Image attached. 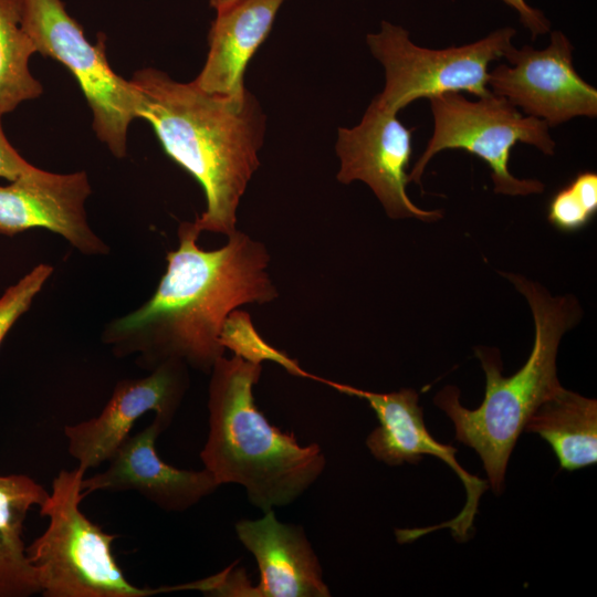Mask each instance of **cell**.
Masks as SVG:
<instances>
[{"label":"cell","instance_id":"obj_1","mask_svg":"<svg viewBox=\"0 0 597 597\" xmlns=\"http://www.w3.org/2000/svg\"><path fill=\"white\" fill-rule=\"evenodd\" d=\"M193 221L178 228V248L154 294L138 308L111 321L102 342L118 357L137 356L149 370L176 359L210 374L224 354L220 335L231 312L275 300L265 245L237 230L211 251L201 249Z\"/></svg>","mask_w":597,"mask_h":597},{"label":"cell","instance_id":"obj_2","mask_svg":"<svg viewBox=\"0 0 597 597\" xmlns=\"http://www.w3.org/2000/svg\"><path fill=\"white\" fill-rule=\"evenodd\" d=\"M138 94V118L148 122L165 153L202 187L206 209L193 221L202 231L227 237L258 169L265 116L248 90L240 96L211 94L154 67L130 78Z\"/></svg>","mask_w":597,"mask_h":597},{"label":"cell","instance_id":"obj_3","mask_svg":"<svg viewBox=\"0 0 597 597\" xmlns=\"http://www.w3.org/2000/svg\"><path fill=\"white\" fill-rule=\"evenodd\" d=\"M262 364L222 356L210 371L209 431L200 452L222 485L244 488L252 505L264 513L301 496L323 473L325 455L317 443L301 446L258 409L253 387Z\"/></svg>","mask_w":597,"mask_h":597},{"label":"cell","instance_id":"obj_4","mask_svg":"<svg viewBox=\"0 0 597 597\" xmlns=\"http://www.w3.org/2000/svg\"><path fill=\"white\" fill-rule=\"evenodd\" d=\"M526 298L535 324L534 346L522 368L502 375L498 349L475 348L485 374V394L474 410L460 402L455 386L441 389L433 402L453 421L455 439L480 455L494 492H501L511 452L528 418L562 385L556 356L563 335L579 322L582 308L573 295L553 296L537 282L502 273Z\"/></svg>","mask_w":597,"mask_h":597},{"label":"cell","instance_id":"obj_5","mask_svg":"<svg viewBox=\"0 0 597 597\" xmlns=\"http://www.w3.org/2000/svg\"><path fill=\"white\" fill-rule=\"evenodd\" d=\"M85 471L78 465L61 470L52 492L40 506L46 530L27 547L44 597H148L174 590H192L195 582L138 587L130 583L112 552L115 535L104 532L80 509Z\"/></svg>","mask_w":597,"mask_h":597},{"label":"cell","instance_id":"obj_6","mask_svg":"<svg viewBox=\"0 0 597 597\" xmlns=\"http://www.w3.org/2000/svg\"><path fill=\"white\" fill-rule=\"evenodd\" d=\"M430 101L433 132L411 171L408 181L421 185L430 159L444 149H464L491 168L494 192L507 196L541 193L544 184L536 179H520L509 170V158L516 143L534 146L552 156L555 142L548 125L520 112L502 96L489 94L468 100L461 92L434 95Z\"/></svg>","mask_w":597,"mask_h":597},{"label":"cell","instance_id":"obj_7","mask_svg":"<svg viewBox=\"0 0 597 597\" xmlns=\"http://www.w3.org/2000/svg\"><path fill=\"white\" fill-rule=\"evenodd\" d=\"M21 25L36 52L70 70L91 107L97 138L115 157H125L128 127L138 118V94L109 66L104 34L92 44L61 0H22Z\"/></svg>","mask_w":597,"mask_h":597},{"label":"cell","instance_id":"obj_8","mask_svg":"<svg viewBox=\"0 0 597 597\" xmlns=\"http://www.w3.org/2000/svg\"><path fill=\"white\" fill-rule=\"evenodd\" d=\"M516 31L505 27L461 46L436 50L415 44L400 25L383 21L377 33L366 38L368 48L385 70V87L377 100L399 112L420 97L449 92L491 94L489 65L504 57Z\"/></svg>","mask_w":597,"mask_h":597},{"label":"cell","instance_id":"obj_9","mask_svg":"<svg viewBox=\"0 0 597 597\" xmlns=\"http://www.w3.org/2000/svg\"><path fill=\"white\" fill-rule=\"evenodd\" d=\"M573 49L562 31H553L542 50L512 45L504 54L509 64L489 72L488 87L549 128L578 116L595 118L597 90L576 72Z\"/></svg>","mask_w":597,"mask_h":597},{"label":"cell","instance_id":"obj_10","mask_svg":"<svg viewBox=\"0 0 597 597\" xmlns=\"http://www.w3.org/2000/svg\"><path fill=\"white\" fill-rule=\"evenodd\" d=\"M321 381L342 394L366 400L375 411L379 427L367 437L366 444L377 460L389 465H399L404 462L417 463L426 454L433 455L446 462L462 481L467 491V502L458 515L439 525L402 530V538L410 542L425 533L442 527H449L459 540L467 538L478 513L480 498L489 488V483L470 474L458 463L454 447L433 439L426 428L417 391L402 388L383 394L326 379Z\"/></svg>","mask_w":597,"mask_h":597},{"label":"cell","instance_id":"obj_11","mask_svg":"<svg viewBox=\"0 0 597 597\" xmlns=\"http://www.w3.org/2000/svg\"><path fill=\"white\" fill-rule=\"evenodd\" d=\"M397 113L375 97L358 125L338 129L337 180L345 185L355 180L365 182L391 219L437 221L443 216L441 210H423L407 195L406 169L411 157L413 129L407 128Z\"/></svg>","mask_w":597,"mask_h":597},{"label":"cell","instance_id":"obj_12","mask_svg":"<svg viewBox=\"0 0 597 597\" xmlns=\"http://www.w3.org/2000/svg\"><path fill=\"white\" fill-rule=\"evenodd\" d=\"M188 387V366L176 359L159 364L145 377L118 381L100 415L64 427L69 453L85 472L97 468L146 412L154 411L169 427Z\"/></svg>","mask_w":597,"mask_h":597},{"label":"cell","instance_id":"obj_13","mask_svg":"<svg viewBox=\"0 0 597 597\" xmlns=\"http://www.w3.org/2000/svg\"><path fill=\"white\" fill-rule=\"evenodd\" d=\"M85 171L54 174L32 167L0 186V234L46 229L85 255H105L109 247L92 230L85 202L91 195Z\"/></svg>","mask_w":597,"mask_h":597},{"label":"cell","instance_id":"obj_14","mask_svg":"<svg viewBox=\"0 0 597 597\" xmlns=\"http://www.w3.org/2000/svg\"><path fill=\"white\" fill-rule=\"evenodd\" d=\"M167 428L155 417L142 431L129 434L104 471L83 478V499L96 491H136L161 510L184 512L212 494L221 484L207 469H178L160 459L156 440Z\"/></svg>","mask_w":597,"mask_h":597},{"label":"cell","instance_id":"obj_15","mask_svg":"<svg viewBox=\"0 0 597 597\" xmlns=\"http://www.w3.org/2000/svg\"><path fill=\"white\" fill-rule=\"evenodd\" d=\"M234 527L260 570L252 597L331 596L317 555L301 526L280 522L271 510L258 520H240Z\"/></svg>","mask_w":597,"mask_h":597},{"label":"cell","instance_id":"obj_16","mask_svg":"<svg viewBox=\"0 0 597 597\" xmlns=\"http://www.w3.org/2000/svg\"><path fill=\"white\" fill-rule=\"evenodd\" d=\"M283 1L237 0L217 11L208 33L207 60L193 83L211 94L243 95L247 65L269 35Z\"/></svg>","mask_w":597,"mask_h":597},{"label":"cell","instance_id":"obj_17","mask_svg":"<svg viewBox=\"0 0 597 597\" xmlns=\"http://www.w3.org/2000/svg\"><path fill=\"white\" fill-rule=\"evenodd\" d=\"M49 493L24 474H0V597H29L41 593L36 572L27 555L24 521Z\"/></svg>","mask_w":597,"mask_h":597},{"label":"cell","instance_id":"obj_18","mask_svg":"<svg viewBox=\"0 0 597 597\" xmlns=\"http://www.w3.org/2000/svg\"><path fill=\"white\" fill-rule=\"evenodd\" d=\"M524 429L540 434L564 470L597 462V401L559 387L528 418Z\"/></svg>","mask_w":597,"mask_h":597},{"label":"cell","instance_id":"obj_19","mask_svg":"<svg viewBox=\"0 0 597 597\" xmlns=\"http://www.w3.org/2000/svg\"><path fill=\"white\" fill-rule=\"evenodd\" d=\"M21 20L22 0H0V118L43 92L29 71L36 49Z\"/></svg>","mask_w":597,"mask_h":597},{"label":"cell","instance_id":"obj_20","mask_svg":"<svg viewBox=\"0 0 597 597\" xmlns=\"http://www.w3.org/2000/svg\"><path fill=\"white\" fill-rule=\"evenodd\" d=\"M221 344L234 355L254 363L273 362L282 366L289 374L320 380L303 370L296 360L266 343L254 328L249 313L234 310L227 317L221 335Z\"/></svg>","mask_w":597,"mask_h":597},{"label":"cell","instance_id":"obj_21","mask_svg":"<svg viewBox=\"0 0 597 597\" xmlns=\"http://www.w3.org/2000/svg\"><path fill=\"white\" fill-rule=\"evenodd\" d=\"M597 211V174L579 172L549 201L547 219L558 230L572 232L584 228Z\"/></svg>","mask_w":597,"mask_h":597},{"label":"cell","instance_id":"obj_22","mask_svg":"<svg viewBox=\"0 0 597 597\" xmlns=\"http://www.w3.org/2000/svg\"><path fill=\"white\" fill-rule=\"evenodd\" d=\"M52 273L53 268L51 265L38 264L1 295L0 344L19 317L30 308L34 297L40 293Z\"/></svg>","mask_w":597,"mask_h":597},{"label":"cell","instance_id":"obj_23","mask_svg":"<svg viewBox=\"0 0 597 597\" xmlns=\"http://www.w3.org/2000/svg\"><path fill=\"white\" fill-rule=\"evenodd\" d=\"M32 167L7 139L0 118V177L13 181Z\"/></svg>","mask_w":597,"mask_h":597},{"label":"cell","instance_id":"obj_24","mask_svg":"<svg viewBox=\"0 0 597 597\" xmlns=\"http://www.w3.org/2000/svg\"><path fill=\"white\" fill-rule=\"evenodd\" d=\"M501 1L519 14L520 22L530 31L533 39L549 32L551 23L544 13L528 4L525 0Z\"/></svg>","mask_w":597,"mask_h":597},{"label":"cell","instance_id":"obj_25","mask_svg":"<svg viewBox=\"0 0 597 597\" xmlns=\"http://www.w3.org/2000/svg\"><path fill=\"white\" fill-rule=\"evenodd\" d=\"M237 0H209L210 7L216 9V11H219L221 9H224L226 7L232 4Z\"/></svg>","mask_w":597,"mask_h":597}]
</instances>
